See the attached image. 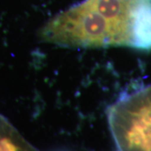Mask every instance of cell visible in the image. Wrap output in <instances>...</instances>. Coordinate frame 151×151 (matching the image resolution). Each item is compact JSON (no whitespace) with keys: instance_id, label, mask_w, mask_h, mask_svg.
Masks as SVG:
<instances>
[{"instance_id":"6da1fadb","label":"cell","mask_w":151,"mask_h":151,"mask_svg":"<svg viewBox=\"0 0 151 151\" xmlns=\"http://www.w3.org/2000/svg\"><path fill=\"white\" fill-rule=\"evenodd\" d=\"M40 36L70 48L151 50V0H83L49 20Z\"/></svg>"},{"instance_id":"7a4b0ae2","label":"cell","mask_w":151,"mask_h":151,"mask_svg":"<svg viewBox=\"0 0 151 151\" xmlns=\"http://www.w3.org/2000/svg\"><path fill=\"white\" fill-rule=\"evenodd\" d=\"M0 151H38L0 116Z\"/></svg>"},{"instance_id":"3957f363","label":"cell","mask_w":151,"mask_h":151,"mask_svg":"<svg viewBox=\"0 0 151 151\" xmlns=\"http://www.w3.org/2000/svg\"><path fill=\"white\" fill-rule=\"evenodd\" d=\"M150 86H151V85H150Z\"/></svg>"}]
</instances>
